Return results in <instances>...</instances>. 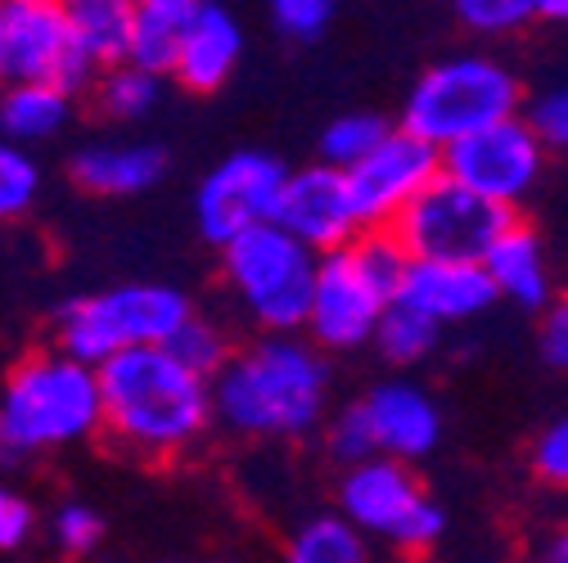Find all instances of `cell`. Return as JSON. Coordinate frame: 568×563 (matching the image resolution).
I'll use <instances>...</instances> for the list:
<instances>
[{"mask_svg": "<svg viewBox=\"0 0 568 563\" xmlns=\"http://www.w3.org/2000/svg\"><path fill=\"white\" fill-rule=\"evenodd\" d=\"M275 222L284 231H294L303 244H312L316 253H329L347 239H357L362 217H357V198H352V185H347V167H334L321 158L312 167L290 172Z\"/></svg>", "mask_w": 568, "mask_h": 563, "instance_id": "14", "label": "cell"}, {"mask_svg": "<svg viewBox=\"0 0 568 563\" xmlns=\"http://www.w3.org/2000/svg\"><path fill=\"white\" fill-rule=\"evenodd\" d=\"M528 117H532V126L541 131L546 150L568 154V86H555V91L537 95L532 109H528Z\"/></svg>", "mask_w": 568, "mask_h": 563, "instance_id": "34", "label": "cell"}, {"mask_svg": "<svg viewBox=\"0 0 568 563\" xmlns=\"http://www.w3.org/2000/svg\"><path fill=\"white\" fill-rule=\"evenodd\" d=\"M0 32L10 78L54 82L73 95L95 86L100 63L78 41L63 0H0Z\"/></svg>", "mask_w": 568, "mask_h": 563, "instance_id": "10", "label": "cell"}, {"mask_svg": "<svg viewBox=\"0 0 568 563\" xmlns=\"http://www.w3.org/2000/svg\"><path fill=\"white\" fill-rule=\"evenodd\" d=\"M487 270L496 279V289H501L506 303L524 307V311H541L550 298H555V285H550V262H546V244L532 226H524L519 217L501 231L487 248Z\"/></svg>", "mask_w": 568, "mask_h": 563, "instance_id": "19", "label": "cell"}, {"mask_svg": "<svg viewBox=\"0 0 568 563\" xmlns=\"http://www.w3.org/2000/svg\"><path fill=\"white\" fill-rule=\"evenodd\" d=\"M325 447L329 455L347 469V464H362L371 455H379V442H375V429H371V414L366 406H343L334 419H329V433H325Z\"/></svg>", "mask_w": 568, "mask_h": 563, "instance_id": "30", "label": "cell"}, {"mask_svg": "<svg viewBox=\"0 0 568 563\" xmlns=\"http://www.w3.org/2000/svg\"><path fill=\"white\" fill-rule=\"evenodd\" d=\"M63 10H68V23H73L78 41L100 68L131 54L135 0H63Z\"/></svg>", "mask_w": 568, "mask_h": 563, "instance_id": "22", "label": "cell"}, {"mask_svg": "<svg viewBox=\"0 0 568 563\" xmlns=\"http://www.w3.org/2000/svg\"><path fill=\"white\" fill-rule=\"evenodd\" d=\"M515 222V207L496 203L456 176H434L388 226L410 257H474L483 262L487 248L501 239V231Z\"/></svg>", "mask_w": 568, "mask_h": 563, "instance_id": "9", "label": "cell"}, {"mask_svg": "<svg viewBox=\"0 0 568 563\" xmlns=\"http://www.w3.org/2000/svg\"><path fill=\"white\" fill-rule=\"evenodd\" d=\"M104 433L145 460H168L194 447L217 419L212 379L185 366L168 342L126 347L100 361Z\"/></svg>", "mask_w": 568, "mask_h": 563, "instance_id": "1", "label": "cell"}, {"mask_svg": "<svg viewBox=\"0 0 568 563\" xmlns=\"http://www.w3.org/2000/svg\"><path fill=\"white\" fill-rule=\"evenodd\" d=\"M434 176H443V150L397 122L362 163L347 167L362 231H388L402 217V207Z\"/></svg>", "mask_w": 568, "mask_h": 563, "instance_id": "13", "label": "cell"}, {"mask_svg": "<svg viewBox=\"0 0 568 563\" xmlns=\"http://www.w3.org/2000/svg\"><path fill=\"white\" fill-rule=\"evenodd\" d=\"M163 78L168 73H154V68L135 63V59H118L109 68H100L95 78V109L113 122H140L150 117L159 104H163Z\"/></svg>", "mask_w": 568, "mask_h": 563, "instance_id": "23", "label": "cell"}, {"mask_svg": "<svg viewBox=\"0 0 568 563\" xmlns=\"http://www.w3.org/2000/svg\"><path fill=\"white\" fill-rule=\"evenodd\" d=\"M240 54H244V28L240 19L217 6V0H203L199 19L190 23L176 59H172V82L194 91V95H212L231 82V73L240 68Z\"/></svg>", "mask_w": 568, "mask_h": 563, "instance_id": "18", "label": "cell"}, {"mask_svg": "<svg viewBox=\"0 0 568 563\" xmlns=\"http://www.w3.org/2000/svg\"><path fill=\"white\" fill-rule=\"evenodd\" d=\"M68 176L95 198H131L168 176V150L154 140H91L68 158Z\"/></svg>", "mask_w": 568, "mask_h": 563, "instance_id": "17", "label": "cell"}, {"mask_svg": "<svg viewBox=\"0 0 568 563\" xmlns=\"http://www.w3.org/2000/svg\"><path fill=\"white\" fill-rule=\"evenodd\" d=\"M199 10L203 0H135V32L126 59L154 68V73H172V59Z\"/></svg>", "mask_w": 568, "mask_h": 563, "instance_id": "21", "label": "cell"}, {"mask_svg": "<svg viewBox=\"0 0 568 563\" xmlns=\"http://www.w3.org/2000/svg\"><path fill=\"white\" fill-rule=\"evenodd\" d=\"M271 23L290 41H321L325 28L334 23L338 0H266Z\"/></svg>", "mask_w": 568, "mask_h": 563, "instance_id": "31", "label": "cell"}, {"mask_svg": "<svg viewBox=\"0 0 568 563\" xmlns=\"http://www.w3.org/2000/svg\"><path fill=\"white\" fill-rule=\"evenodd\" d=\"M168 347L176 351L185 366H194V370L207 375V379L231 361V338H226V329H222V325H212V320H203V316L181 320L176 334L168 338Z\"/></svg>", "mask_w": 568, "mask_h": 563, "instance_id": "29", "label": "cell"}, {"mask_svg": "<svg viewBox=\"0 0 568 563\" xmlns=\"http://www.w3.org/2000/svg\"><path fill=\"white\" fill-rule=\"evenodd\" d=\"M546 140L541 131L532 126V117L515 113V117H501L483 131H469L465 140L443 150V172L456 176L460 185L506 203V207H519L541 172H546Z\"/></svg>", "mask_w": 568, "mask_h": 563, "instance_id": "11", "label": "cell"}, {"mask_svg": "<svg viewBox=\"0 0 568 563\" xmlns=\"http://www.w3.org/2000/svg\"><path fill=\"white\" fill-rule=\"evenodd\" d=\"M10 82V63H6V32H0V86Z\"/></svg>", "mask_w": 568, "mask_h": 563, "instance_id": "39", "label": "cell"}, {"mask_svg": "<svg viewBox=\"0 0 568 563\" xmlns=\"http://www.w3.org/2000/svg\"><path fill=\"white\" fill-rule=\"evenodd\" d=\"M50 536H54V545L63 554H91L104 541V519L91 505H82V501H68L50 519Z\"/></svg>", "mask_w": 568, "mask_h": 563, "instance_id": "33", "label": "cell"}, {"mask_svg": "<svg viewBox=\"0 0 568 563\" xmlns=\"http://www.w3.org/2000/svg\"><path fill=\"white\" fill-rule=\"evenodd\" d=\"M393 131V122H384L379 113H338L325 131H321V158L334 163V167H352L362 163L379 140Z\"/></svg>", "mask_w": 568, "mask_h": 563, "instance_id": "27", "label": "cell"}, {"mask_svg": "<svg viewBox=\"0 0 568 563\" xmlns=\"http://www.w3.org/2000/svg\"><path fill=\"white\" fill-rule=\"evenodd\" d=\"M41 198V167L28 154V145L0 135V222H19Z\"/></svg>", "mask_w": 568, "mask_h": 563, "instance_id": "26", "label": "cell"}, {"mask_svg": "<svg viewBox=\"0 0 568 563\" xmlns=\"http://www.w3.org/2000/svg\"><path fill=\"white\" fill-rule=\"evenodd\" d=\"M37 532V510L14 487H0V550H23Z\"/></svg>", "mask_w": 568, "mask_h": 563, "instance_id": "35", "label": "cell"}, {"mask_svg": "<svg viewBox=\"0 0 568 563\" xmlns=\"http://www.w3.org/2000/svg\"><path fill=\"white\" fill-rule=\"evenodd\" d=\"M284 559L290 563H366L371 559V536L343 510L338 514H316L290 536Z\"/></svg>", "mask_w": 568, "mask_h": 563, "instance_id": "24", "label": "cell"}, {"mask_svg": "<svg viewBox=\"0 0 568 563\" xmlns=\"http://www.w3.org/2000/svg\"><path fill=\"white\" fill-rule=\"evenodd\" d=\"M406 262L410 253L393 231H362L357 239L321 253L307 338L325 351H357L375 342L384 311L397 303Z\"/></svg>", "mask_w": 568, "mask_h": 563, "instance_id": "4", "label": "cell"}, {"mask_svg": "<svg viewBox=\"0 0 568 563\" xmlns=\"http://www.w3.org/2000/svg\"><path fill=\"white\" fill-rule=\"evenodd\" d=\"M537 347H541V361L550 370L568 375V298H550L541 307V329H537Z\"/></svg>", "mask_w": 568, "mask_h": 563, "instance_id": "36", "label": "cell"}, {"mask_svg": "<svg viewBox=\"0 0 568 563\" xmlns=\"http://www.w3.org/2000/svg\"><path fill=\"white\" fill-rule=\"evenodd\" d=\"M321 253L280 222L248 226L222 244V275L244 316L266 334H307Z\"/></svg>", "mask_w": 568, "mask_h": 563, "instance_id": "5", "label": "cell"}, {"mask_svg": "<svg viewBox=\"0 0 568 563\" xmlns=\"http://www.w3.org/2000/svg\"><path fill=\"white\" fill-rule=\"evenodd\" d=\"M541 19H550V23H564V28H568V0H541Z\"/></svg>", "mask_w": 568, "mask_h": 563, "instance_id": "38", "label": "cell"}, {"mask_svg": "<svg viewBox=\"0 0 568 563\" xmlns=\"http://www.w3.org/2000/svg\"><path fill=\"white\" fill-rule=\"evenodd\" d=\"M452 14L474 37H510L541 19V0H452Z\"/></svg>", "mask_w": 568, "mask_h": 563, "instance_id": "28", "label": "cell"}, {"mask_svg": "<svg viewBox=\"0 0 568 563\" xmlns=\"http://www.w3.org/2000/svg\"><path fill=\"white\" fill-rule=\"evenodd\" d=\"M524 109V86L496 54H452L415 78L402 104V126L447 150L469 131H483Z\"/></svg>", "mask_w": 568, "mask_h": 563, "instance_id": "6", "label": "cell"}, {"mask_svg": "<svg viewBox=\"0 0 568 563\" xmlns=\"http://www.w3.org/2000/svg\"><path fill=\"white\" fill-rule=\"evenodd\" d=\"M443 329L447 325H438L434 316H424L419 307H410V303H393L388 311H384V320H379V329H375V347L384 351V361H393V366H419V361H429L434 351H438V342H443Z\"/></svg>", "mask_w": 568, "mask_h": 563, "instance_id": "25", "label": "cell"}, {"mask_svg": "<svg viewBox=\"0 0 568 563\" xmlns=\"http://www.w3.org/2000/svg\"><path fill=\"white\" fill-rule=\"evenodd\" d=\"M194 307L181 289L172 285H118L91 298L68 303L54 320V342L73 357L100 366L126 347H145V342H168L181 320H190Z\"/></svg>", "mask_w": 568, "mask_h": 563, "instance_id": "7", "label": "cell"}, {"mask_svg": "<svg viewBox=\"0 0 568 563\" xmlns=\"http://www.w3.org/2000/svg\"><path fill=\"white\" fill-rule=\"evenodd\" d=\"M528 469H532L537 482H546L555 491H568V414L550 419V424L532 438Z\"/></svg>", "mask_w": 568, "mask_h": 563, "instance_id": "32", "label": "cell"}, {"mask_svg": "<svg viewBox=\"0 0 568 563\" xmlns=\"http://www.w3.org/2000/svg\"><path fill=\"white\" fill-rule=\"evenodd\" d=\"M284 185H290V167L275 154L262 150H235L217 167H207V176L194 190V222L199 235L222 248L248 226L275 222Z\"/></svg>", "mask_w": 568, "mask_h": 563, "instance_id": "12", "label": "cell"}, {"mask_svg": "<svg viewBox=\"0 0 568 563\" xmlns=\"http://www.w3.org/2000/svg\"><path fill=\"white\" fill-rule=\"evenodd\" d=\"M104 433L100 366L63 351L59 342L28 357L0 388V464H19L37 451L78 447Z\"/></svg>", "mask_w": 568, "mask_h": 563, "instance_id": "3", "label": "cell"}, {"mask_svg": "<svg viewBox=\"0 0 568 563\" xmlns=\"http://www.w3.org/2000/svg\"><path fill=\"white\" fill-rule=\"evenodd\" d=\"M546 559H550V563H568V523H559V528L546 536Z\"/></svg>", "mask_w": 568, "mask_h": 563, "instance_id": "37", "label": "cell"}, {"mask_svg": "<svg viewBox=\"0 0 568 563\" xmlns=\"http://www.w3.org/2000/svg\"><path fill=\"white\" fill-rule=\"evenodd\" d=\"M338 510L393 554H429L447 532L443 505L410 473V460L397 455L347 464L338 482Z\"/></svg>", "mask_w": 568, "mask_h": 563, "instance_id": "8", "label": "cell"}, {"mask_svg": "<svg viewBox=\"0 0 568 563\" xmlns=\"http://www.w3.org/2000/svg\"><path fill=\"white\" fill-rule=\"evenodd\" d=\"M397 298L434 316L438 325H465L478 320L501 303V289L487 270V262L474 257H410L402 270Z\"/></svg>", "mask_w": 568, "mask_h": 563, "instance_id": "15", "label": "cell"}, {"mask_svg": "<svg viewBox=\"0 0 568 563\" xmlns=\"http://www.w3.org/2000/svg\"><path fill=\"white\" fill-rule=\"evenodd\" d=\"M68 117H73V91L54 82L10 78L0 86V135L19 140V145H45L68 126Z\"/></svg>", "mask_w": 568, "mask_h": 563, "instance_id": "20", "label": "cell"}, {"mask_svg": "<svg viewBox=\"0 0 568 563\" xmlns=\"http://www.w3.org/2000/svg\"><path fill=\"white\" fill-rule=\"evenodd\" d=\"M329 392L325 347L303 334H266L212 375L217 424L235 438H303L321 424Z\"/></svg>", "mask_w": 568, "mask_h": 563, "instance_id": "2", "label": "cell"}, {"mask_svg": "<svg viewBox=\"0 0 568 563\" xmlns=\"http://www.w3.org/2000/svg\"><path fill=\"white\" fill-rule=\"evenodd\" d=\"M371 429L379 442V455H397V460H424L434 455L443 442V410L438 401L410 379H388L379 383L366 401Z\"/></svg>", "mask_w": 568, "mask_h": 563, "instance_id": "16", "label": "cell"}]
</instances>
